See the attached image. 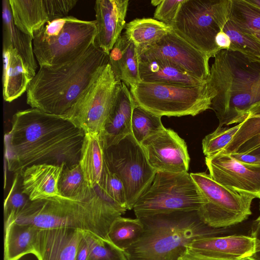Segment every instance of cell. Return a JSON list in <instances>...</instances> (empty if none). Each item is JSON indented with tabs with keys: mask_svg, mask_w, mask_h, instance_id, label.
Masks as SVG:
<instances>
[{
	"mask_svg": "<svg viewBox=\"0 0 260 260\" xmlns=\"http://www.w3.org/2000/svg\"><path fill=\"white\" fill-rule=\"evenodd\" d=\"M5 135L8 170L20 174L26 168L48 164L66 168L79 164L85 133L60 116L30 108L13 116Z\"/></svg>",
	"mask_w": 260,
	"mask_h": 260,
	"instance_id": "cell-1",
	"label": "cell"
},
{
	"mask_svg": "<svg viewBox=\"0 0 260 260\" xmlns=\"http://www.w3.org/2000/svg\"><path fill=\"white\" fill-rule=\"evenodd\" d=\"M206 82L218 126L241 123L260 112V62L221 50L214 57Z\"/></svg>",
	"mask_w": 260,
	"mask_h": 260,
	"instance_id": "cell-2",
	"label": "cell"
},
{
	"mask_svg": "<svg viewBox=\"0 0 260 260\" xmlns=\"http://www.w3.org/2000/svg\"><path fill=\"white\" fill-rule=\"evenodd\" d=\"M126 210L97 186L92 195L85 200L72 199L59 194L30 201L14 222L40 229H77L109 240L111 224Z\"/></svg>",
	"mask_w": 260,
	"mask_h": 260,
	"instance_id": "cell-3",
	"label": "cell"
},
{
	"mask_svg": "<svg viewBox=\"0 0 260 260\" xmlns=\"http://www.w3.org/2000/svg\"><path fill=\"white\" fill-rule=\"evenodd\" d=\"M109 55L95 43L74 59L50 68H40L26 90L31 108L63 115L109 63Z\"/></svg>",
	"mask_w": 260,
	"mask_h": 260,
	"instance_id": "cell-4",
	"label": "cell"
},
{
	"mask_svg": "<svg viewBox=\"0 0 260 260\" xmlns=\"http://www.w3.org/2000/svg\"><path fill=\"white\" fill-rule=\"evenodd\" d=\"M139 219L144 232L124 251L128 260H177L194 239L217 236L225 230L206 225L198 210L160 213Z\"/></svg>",
	"mask_w": 260,
	"mask_h": 260,
	"instance_id": "cell-5",
	"label": "cell"
},
{
	"mask_svg": "<svg viewBox=\"0 0 260 260\" xmlns=\"http://www.w3.org/2000/svg\"><path fill=\"white\" fill-rule=\"evenodd\" d=\"M95 20L67 16L49 21L37 31L33 49L40 68L57 66L74 59L95 42Z\"/></svg>",
	"mask_w": 260,
	"mask_h": 260,
	"instance_id": "cell-6",
	"label": "cell"
},
{
	"mask_svg": "<svg viewBox=\"0 0 260 260\" xmlns=\"http://www.w3.org/2000/svg\"><path fill=\"white\" fill-rule=\"evenodd\" d=\"M129 90L137 106L161 117L194 116L210 109L207 82L184 85L141 81Z\"/></svg>",
	"mask_w": 260,
	"mask_h": 260,
	"instance_id": "cell-7",
	"label": "cell"
},
{
	"mask_svg": "<svg viewBox=\"0 0 260 260\" xmlns=\"http://www.w3.org/2000/svg\"><path fill=\"white\" fill-rule=\"evenodd\" d=\"M204 203L190 174L158 171L133 209L136 217L141 218L160 213L198 211Z\"/></svg>",
	"mask_w": 260,
	"mask_h": 260,
	"instance_id": "cell-8",
	"label": "cell"
},
{
	"mask_svg": "<svg viewBox=\"0 0 260 260\" xmlns=\"http://www.w3.org/2000/svg\"><path fill=\"white\" fill-rule=\"evenodd\" d=\"M231 0H185L173 29L210 58L220 51L217 35L229 20Z\"/></svg>",
	"mask_w": 260,
	"mask_h": 260,
	"instance_id": "cell-9",
	"label": "cell"
},
{
	"mask_svg": "<svg viewBox=\"0 0 260 260\" xmlns=\"http://www.w3.org/2000/svg\"><path fill=\"white\" fill-rule=\"evenodd\" d=\"M121 82L108 63L72 107L60 116L85 134L100 135L114 106Z\"/></svg>",
	"mask_w": 260,
	"mask_h": 260,
	"instance_id": "cell-10",
	"label": "cell"
},
{
	"mask_svg": "<svg viewBox=\"0 0 260 260\" xmlns=\"http://www.w3.org/2000/svg\"><path fill=\"white\" fill-rule=\"evenodd\" d=\"M190 175L205 200L198 211L201 220L209 227L225 229L247 219L255 198L239 193L215 181L205 173Z\"/></svg>",
	"mask_w": 260,
	"mask_h": 260,
	"instance_id": "cell-11",
	"label": "cell"
},
{
	"mask_svg": "<svg viewBox=\"0 0 260 260\" xmlns=\"http://www.w3.org/2000/svg\"><path fill=\"white\" fill-rule=\"evenodd\" d=\"M109 169L124 187L127 210H132L151 184L156 172L149 165L144 150L132 134L104 149Z\"/></svg>",
	"mask_w": 260,
	"mask_h": 260,
	"instance_id": "cell-12",
	"label": "cell"
},
{
	"mask_svg": "<svg viewBox=\"0 0 260 260\" xmlns=\"http://www.w3.org/2000/svg\"><path fill=\"white\" fill-rule=\"evenodd\" d=\"M164 60L202 81L210 74V58L173 29L140 55Z\"/></svg>",
	"mask_w": 260,
	"mask_h": 260,
	"instance_id": "cell-13",
	"label": "cell"
},
{
	"mask_svg": "<svg viewBox=\"0 0 260 260\" xmlns=\"http://www.w3.org/2000/svg\"><path fill=\"white\" fill-rule=\"evenodd\" d=\"M205 162L211 177L218 183L239 193L260 199V166L239 161L222 151Z\"/></svg>",
	"mask_w": 260,
	"mask_h": 260,
	"instance_id": "cell-14",
	"label": "cell"
},
{
	"mask_svg": "<svg viewBox=\"0 0 260 260\" xmlns=\"http://www.w3.org/2000/svg\"><path fill=\"white\" fill-rule=\"evenodd\" d=\"M141 145L156 172H187L190 158L187 145L173 130L165 128L145 139Z\"/></svg>",
	"mask_w": 260,
	"mask_h": 260,
	"instance_id": "cell-15",
	"label": "cell"
},
{
	"mask_svg": "<svg viewBox=\"0 0 260 260\" xmlns=\"http://www.w3.org/2000/svg\"><path fill=\"white\" fill-rule=\"evenodd\" d=\"M77 0H9L15 25L31 36L47 22L68 16Z\"/></svg>",
	"mask_w": 260,
	"mask_h": 260,
	"instance_id": "cell-16",
	"label": "cell"
},
{
	"mask_svg": "<svg viewBox=\"0 0 260 260\" xmlns=\"http://www.w3.org/2000/svg\"><path fill=\"white\" fill-rule=\"evenodd\" d=\"M186 247L221 260H244L260 251V240L250 236H210L194 239Z\"/></svg>",
	"mask_w": 260,
	"mask_h": 260,
	"instance_id": "cell-17",
	"label": "cell"
},
{
	"mask_svg": "<svg viewBox=\"0 0 260 260\" xmlns=\"http://www.w3.org/2000/svg\"><path fill=\"white\" fill-rule=\"evenodd\" d=\"M83 232L65 228L40 229L32 254L38 260H76Z\"/></svg>",
	"mask_w": 260,
	"mask_h": 260,
	"instance_id": "cell-18",
	"label": "cell"
},
{
	"mask_svg": "<svg viewBox=\"0 0 260 260\" xmlns=\"http://www.w3.org/2000/svg\"><path fill=\"white\" fill-rule=\"evenodd\" d=\"M128 0H96L95 13L96 36L95 42L109 55L125 26Z\"/></svg>",
	"mask_w": 260,
	"mask_h": 260,
	"instance_id": "cell-19",
	"label": "cell"
},
{
	"mask_svg": "<svg viewBox=\"0 0 260 260\" xmlns=\"http://www.w3.org/2000/svg\"><path fill=\"white\" fill-rule=\"evenodd\" d=\"M135 101L128 86L121 82L117 99L103 131L100 135L104 149L132 134V119Z\"/></svg>",
	"mask_w": 260,
	"mask_h": 260,
	"instance_id": "cell-20",
	"label": "cell"
},
{
	"mask_svg": "<svg viewBox=\"0 0 260 260\" xmlns=\"http://www.w3.org/2000/svg\"><path fill=\"white\" fill-rule=\"evenodd\" d=\"M64 167L33 165L20 174L22 191L31 201L59 195L58 182Z\"/></svg>",
	"mask_w": 260,
	"mask_h": 260,
	"instance_id": "cell-21",
	"label": "cell"
},
{
	"mask_svg": "<svg viewBox=\"0 0 260 260\" xmlns=\"http://www.w3.org/2000/svg\"><path fill=\"white\" fill-rule=\"evenodd\" d=\"M4 100L11 102L21 96L35 77L19 53L11 47L3 48Z\"/></svg>",
	"mask_w": 260,
	"mask_h": 260,
	"instance_id": "cell-22",
	"label": "cell"
},
{
	"mask_svg": "<svg viewBox=\"0 0 260 260\" xmlns=\"http://www.w3.org/2000/svg\"><path fill=\"white\" fill-rule=\"evenodd\" d=\"M141 81L169 84L196 85L206 81L197 79L170 63L160 59L140 57Z\"/></svg>",
	"mask_w": 260,
	"mask_h": 260,
	"instance_id": "cell-23",
	"label": "cell"
},
{
	"mask_svg": "<svg viewBox=\"0 0 260 260\" xmlns=\"http://www.w3.org/2000/svg\"><path fill=\"white\" fill-rule=\"evenodd\" d=\"M3 48L11 47L22 56L34 75L38 68L33 49V38L15 24L9 0L2 1Z\"/></svg>",
	"mask_w": 260,
	"mask_h": 260,
	"instance_id": "cell-24",
	"label": "cell"
},
{
	"mask_svg": "<svg viewBox=\"0 0 260 260\" xmlns=\"http://www.w3.org/2000/svg\"><path fill=\"white\" fill-rule=\"evenodd\" d=\"M109 56V63L118 80L129 87L141 82L140 55L136 47L128 40L125 45L114 46Z\"/></svg>",
	"mask_w": 260,
	"mask_h": 260,
	"instance_id": "cell-25",
	"label": "cell"
},
{
	"mask_svg": "<svg viewBox=\"0 0 260 260\" xmlns=\"http://www.w3.org/2000/svg\"><path fill=\"white\" fill-rule=\"evenodd\" d=\"M124 34L140 55L170 32L172 27L154 18H136L125 24Z\"/></svg>",
	"mask_w": 260,
	"mask_h": 260,
	"instance_id": "cell-26",
	"label": "cell"
},
{
	"mask_svg": "<svg viewBox=\"0 0 260 260\" xmlns=\"http://www.w3.org/2000/svg\"><path fill=\"white\" fill-rule=\"evenodd\" d=\"M79 164L88 185L91 188L99 185L105 165L104 148L99 134H85Z\"/></svg>",
	"mask_w": 260,
	"mask_h": 260,
	"instance_id": "cell-27",
	"label": "cell"
},
{
	"mask_svg": "<svg viewBox=\"0 0 260 260\" xmlns=\"http://www.w3.org/2000/svg\"><path fill=\"white\" fill-rule=\"evenodd\" d=\"M39 229L15 222L4 227V260H19L26 254H32Z\"/></svg>",
	"mask_w": 260,
	"mask_h": 260,
	"instance_id": "cell-28",
	"label": "cell"
},
{
	"mask_svg": "<svg viewBox=\"0 0 260 260\" xmlns=\"http://www.w3.org/2000/svg\"><path fill=\"white\" fill-rule=\"evenodd\" d=\"M229 20L241 32L260 40V8L248 0H231Z\"/></svg>",
	"mask_w": 260,
	"mask_h": 260,
	"instance_id": "cell-29",
	"label": "cell"
},
{
	"mask_svg": "<svg viewBox=\"0 0 260 260\" xmlns=\"http://www.w3.org/2000/svg\"><path fill=\"white\" fill-rule=\"evenodd\" d=\"M144 230V225L139 218L120 216L111 224L108 234V239L124 252L139 240Z\"/></svg>",
	"mask_w": 260,
	"mask_h": 260,
	"instance_id": "cell-30",
	"label": "cell"
},
{
	"mask_svg": "<svg viewBox=\"0 0 260 260\" xmlns=\"http://www.w3.org/2000/svg\"><path fill=\"white\" fill-rule=\"evenodd\" d=\"M94 189L88 185L79 164L63 170L58 182L59 192L62 196L85 200L92 195Z\"/></svg>",
	"mask_w": 260,
	"mask_h": 260,
	"instance_id": "cell-31",
	"label": "cell"
},
{
	"mask_svg": "<svg viewBox=\"0 0 260 260\" xmlns=\"http://www.w3.org/2000/svg\"><path fill=\"white\" fill-rule=\"evenodd\" d=\"M161 118L137 105L133 112L131 127L135 140L141 144L145 139L164 129Z\"/></svg>",
	"mask_w": 260,
	"mask_h": 260,
	"instance_id": "cell-32",
	"label": "cell"
},
{
	"mask_svg": "<svg viewBox=\"0 0 260 260\" xmlns=\"http://www.w3.org/2000/svg\"><path fill=\"white\" fill-rule=\"evenodd\" d=\"M223 30L231 40L229 50L238 52L249 60L260 62V40L244 34L237 29L229 20Z\"/></svg>",
	"mask_w": 260,
	"mask_h": 260,
	"instance_id": "cell-33",
	"label": "cell"
},
{
	"mask_svg": "<svg viewBox=\"0 0 260 260\" xmlns=\"http://www.w3.org/2000/svg\"><path fill=\"white\" fill-rule=\"evenodd\" d=\"M15 175L12 187L4 201V227L14 222L17 215L30 201L22 191L19 183V174Z\"/></svg>",
	"mask_w": 260,
	"mask_h": 260,
	"instance_id": "cell-34",
	"label": "cell"
},
{
	"mask_svg": "<svg viewBox=\"0 0 260 260\" xmlns=\"http://www.w3.org/2000/svg\"><path fill=\"white\" fill-rule=\"evenodd\" d=\"M260 136V112L248 116L240 123L238 132L223 152L231 154L249 140Z\"/></svg>",
	"mask_w": 260,
	"mask_h": 260,
	"instance_id": "cell-35",
	"label": "cell"
},
{
	"mask_svg": "<svg viewBox=\"0 0 260 260\" xmlns=\"http://www.w3.org/2000/svg\"><path fill=\"white\" fill-rule=\"evenodd\" d=\"M240 126V123L230 128L218 126L213 132L206 136L202 140V149L206 157L213 156L223 150Z\"/></svg>",
	"mask_w": 260,
	"mask_h": 260,
	"instance_id": "cell-36",
	"label": "cell"
},
{
	"mask_svg": "<svg viewBox=\"0 0 260 260\" xmlns=\"http://www.w3.org/2000/svg\"><path fill=\"white\" fill-rule=\"evenodd\" d=\"M90 250L87 260H128L124 252L110 241L87 232Z\"/></svg>",
	"mask_w": 260,
	"mask_h": 260,
	"instance_id": "cell-37",
	"label": "cell"
},
{
	"mask_svg": "<svg viewBox=\"0 0 260 260\" xmlns=\"http://www.w3.org/2000/svg\"><path fill=\"white\" fill-rule=\"evenodd\" d=\"M98 186L110 198L127 209L123 183L118 177L109 169L105 159L103 176Z\"/></svg>",
	"mask_w": 260,
	"mask_h": 260,
	"instance_id": "cell-38",
	"label": "cell"
},
{
	"mask_svg": "<svg viewBox=\"0 0 260 260\" xmlns=\"http://www.w3.org/2000/svg\"><path fill=\"white\" fill-rule=\"evenodd\" d=\"M185 0H159L153 18L172 27Z\"/></svg>",
	"mask_w": 260,
	"mask_h": 260,
	"instance_id": "cell-39",
	"label": "cell"
},
{
	"mask_svg": "<svg viewBox=\"0 0 260 260\" xmlns=\"http://www.w3.org/2000/svg\"><path fill=\"white\" fill-rule=\"evenodd\" d=\"M90 250V244L87 232L83 231L78 246L76 260H87Z\"/></svg>",
	"mask_w": 260,
	"mask_h": 260,
	"instance_id": "cell-40",
	"label": "cell"
},
{
	"mask_svg": "<svg viewBox=\"0 0 260 260\" xmlns=\"http://www.w3.org/2000/svg\"><path fill=\"white\" fill-rule=\"evenodd\" d=\"M177 260H221L208 256L200 251L186 247Z\"/></svg>",
	"mask_w": 260,
	"mask_h": 260,
	"instance_id": "cell-41",
	"label": "cell"
},
{
	"mask_svg": "<svg viewBox=\"0 0 260 260\" xmlns=\"http://www.w3.org/2000/svg\"><path fill=\"white\" fill-rule=\"evenodd\" d=\"M231 154L240 162L253 166H260V156L248 153H233Z\"/></svg>",
	"mask_w": 260,
	"mask_h": 260,
	"instance_id": "cell-42",
	"label": "cell"
},
{
	"mask_svg": "<svg viewBox=\"0 0 260 260\" xmlns=\"http://www.w3.org/2000/svg\"><path fill=\"white\" fill-rule=\"evenodd\" d=\"M215 43L220 50H229L231 46V40L227 34L223 30L220 31L216 36Z\"/></svg>",
	"mask_w": 260,
	"mask_h": 260,
	"instance_id": "cell-43",
	"label": "cell"
},
{
	"mask_svg": "<svg viewBox=\"0 0 260 260\" xmlns=\"http://www.w3.org/2000/svg\"><path fill=\"white\" fill-rule=\"evenodd\" d=\"M250 236L260 240V217L258 216L252 222L250 231ZM251 257L256 260H260V251L253 254Z\"/></svg>",
	"mask_w": 260,
	"mask_h": 260,
	"instance_id": "cell-44",
	"label": "cell"
},
{
	"mask_svg": "<svg viewBox=\"0 0 260 260\" xmlns=\"http://www.w3.org/2000/svg\"><path fill=\"white\" fill-rule=\"evenodd\" d=\"M246 153H248L253 155L260 156V145L252 149V150H250L249 151Z\"/></svg>",
	"mask_w": 260,
	"mask_h": 260,
	"instance_id": "cell-45",
	"label": "cell"
},
{
	"mask_svg": "<svg viewBox=\"0 0 260 260\" xmlns=\"http://www.w3.org/2000/svg\"><path fill=\"white\" fill-rule=\"evenodd\" d=\"M249 2L260 8V0H248Z\"/></svg>",
	"mask_w": 260,
	"mask_h": 260,
	"instance_id": "cell-46",
	"label": "cell"
},
{
	"mask_svg": "<svg viewBox=\"0 0 260 260\" xmlns=\"http://www.w3.org/2000/svg\"><path fill=\"white\" fill-rule=\"evenodd\" d=\"M244 260H256L254 258H253L252 257H248L245 259H244Z\"/></svg>",
	"mask_w": 260,
	"mask_h": 260,
	"instance_id": "cell-47",
	"label": "cell"
},
{
	"mask_svg": "<svg viewBox=\"0 0 260 260\" xmlns=\"http://www.w3.org/2000/svg\"><path fill=\"white\" fill-rule=\"evenodd\" d=\"M259 210H260V208H259ZM259 216L260 217V215H259Z\"/></svg>",
	"mask_w": 260,
	"mask_h": 260,
	"instance_id": "cell-48",
	"label": "cell"
}]
</instances>
